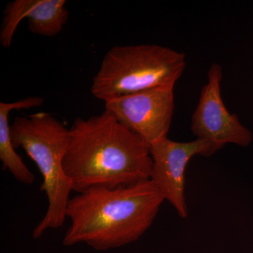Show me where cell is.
I'll return each mask as SVG.
<instances>
[{"label": "cell", "mask_w": 253, "mask_h": 253, "mask_svg": "<svg viewBox=\"0 0 253 253\" xmlns=\"http://www.w3.org/2000/svg\"><path fill=\"white\" fill-rule=\"evenodd\" d=\"M15 149H22L39 169L48 207L45 214L33 231L40 239L48 229L61 228L67 216L72 183L66 175L63 161L70 142V129L48 113H37L15 118L11 125Z\"/></svg>", "instance_id": "cell-3"}, {"label": "cell", "mask_w": 253, "mask_h": 253, "mask_svg": "<svg viewBox=\"0 0 253 253\" xmlns=\"http://www.w3.org/2000/svg\"><path fill=\"white\" fill-rule=\"evenodd\" d=\"M208 76L207 84L201 89L193 113V134L196 139L209 141L218 150L228 144L249 146L253 141L252 132L243 126L236 114L229 112L221 97L223 71L220 65L212 63Z\"/></svg>", "instance_id": "cell-6"}, {"label": "cell", "mask_w": 253, "mask_h": 253, "mask_svg": "<svg viewBox=\"0 0 253 253\" xmlns=\"http://www.w3.org/2000/svg\"><path fill=\"white\" fill-rule=\"evenodd\" d=\"M69 12L65 0H14L6 5L0 29V44L11 46L18 25L26 19L32 33L54 37L67 23Z\"/></svg>", "instance_id": "cell-8"}, {"label": "cell", "mask_w": 253, "mask_h": 253, "mask_svg": "<svg viewBox=\"0 0 253 253\" xmlns=\"http://www.w3.org/2000/svg\"><path fill=\"white\" fill-rule=\"evenodd\" d=\"M152 166L150 144L106 111L78 118L70 129L63 168L77 193L148 180Z\"/></svg>", "instance_id": "cell-1"}, {"label": "cell", "mask_w": 253, "mask_h": 253, "mask_svg": "<svg viewBox=\"0 0 253 253\" xmlns=\"http://www.w3.org/2000/svg\"><path fill=\"white\" fill-rule=\"evenodd\" d=\"M164 198L148 179L116 188L93 187L70 199L71 225L63 246L85 244L98 251L138 241L151 227Z\"/></svg>", "instance_id": "cell-2"}, {"label": "cell", "mask_w": 253, "mask_h": 253, "mask_svg": "<svg viewBox=\"0 0 253 253\" xmlns=\"http://www.w3.org/2000/svg\"><path fill=\"white\" fill-rule=\"evenodd\" d=\"M217 151L209 141L199 139L179 142L165 136L150 145L153 166L149 179L181 217L188 216L185 199V171L188 163L195 156L208 157Z\"/></svg>", "instance_id": "cell-7"}, {"label": "cell", "mask_w": 253, "mask_h": 253, "mask_svg": "<svg viewBox=\"0 0 253 253\" xmlns=\"http://www.w3.org/2000/svg\"><path fill=\"white\" fill-rule=\"evenodd\" d=\"M182 52L157 44L116 46L105 54L91 94L106 102L158 86L175 84L186 68Z\"/></svg>", "instance_id": "cell-4"}, {"label": "cell", "mask_w": 253, "mask_h": 253, "mask_svg": "<svg viewBox=\"0 0 253 253\" xmlns=\"http://www.w3.org/2000/svg\"><path fill=\"white\" fill-rule=\"evenodd\" d=\"M174 84L158 86L104 102L105 111L151 145L168 136L174 110Z\"/></svg>", "instance_id": "cell-5"}, {"label": "cell", "mask_w": 253, "mask_h": 253, "mask_svg": "<svg viewBox=\"0 0 253 253\" xmlns=\"http://www.w3.org/2000/svg\"><path fill=\"white\" fill-rule=\"evenodd\" d=\"M43 103L44 99L38 96L25 98L14 102L0 103V161L3 169L9 171L16 180L27 185L33 184L35 175L16 153L11 138L9 114L15 110L39 107Z\"/></svg>", "instance_id": "cell-9"}]
</instances>
